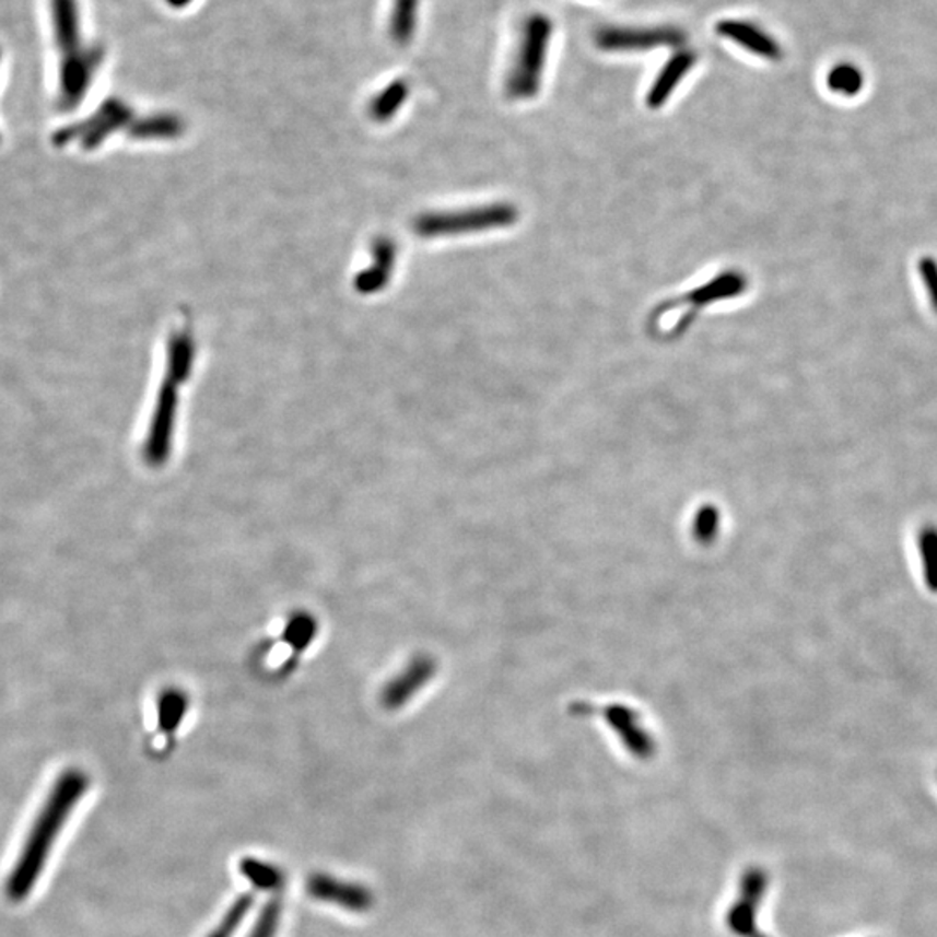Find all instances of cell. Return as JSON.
<instances>
[{
    "label": "cell",
    "mask_w": 937,
    "mask_h": 937,
    "mask_svg": "<svg viewBox=\"0 0 937 937\" xmlns=\"http://www.w3.org/2000/svg\"><path fill=\"white\" fill-rule=\"evenodd\" d=\"M745 291H747V278H745V274L738 273V271H729V273L712 278L711 282L698 286L690 294L682 295L681 303L690 304V306L700 309V307L708 306V304L717 303V301L738 297Z\"/></svg>",
    "instance_id": "obj_12"
},
{
    "label": "cell",
    "mask_w": 937,
    "mask_h": 937,
    "mask_svg": "<svg viewBox=\"0 0 937 937\" xmlns=\"http://www.w3.org/2000/svg\"><path fill=\"white\" fill-rule=\"evenodd\" d=\"M594 43L602 52L631 55V52L655 51L658 47H682L686 43L684 30L672 25L601 26L594 34Z\"/></svg>",
    "instance_id": "obj_3"
},
{
    "label": "cell",
    "mask_w": 937,
    "mask_h": 937,
    "mask_svg": "<svg viewBox=\"0 0 937 937\" xmlns=\"http://www.w3.org/2000/svg\"><path fill=\"white\" fill-rule=\"evenodd\" d=\"M168 4L173 5V8H185L186 4H189L191 0H167Z\"/></svg>",
    "instance_id": "obj_22"
},
{
    "label": "cell",
    "mask_w": 937,
    "mask_h": 937,
    "mask_svg": "<svg viewBox=\"0 0 937 937\" xmlns=\"http://www.w3.org/2000/svg\"><path fill=\"white\" fill-rule=\"evenodd\" d=\"M714 30L715 34L724 40L741 47L743 51L750 52L757 58L768 59V61H780L783 58V49L776 38L749 20L726 17V20H721Z\"/></svg>",
    "instance_id": "obj_6"
},
{
    "label": "cell",
    "mask_w": 937,
    "mask_h": 937,
    "mask_svg": "<svg viewBox=\"0 0 937 937\" xmlns=\"http://www.w3.org/2000/svg\"><path fill=\"white\" fill-rule=\"evenodd\" d=\"M87 788L89 777L82 770H67L56 780L51 794L47 795L46 804L26 839L25 847L9 875L5 886L9 900L23 901L34 889L59 832L63 830L73 807L81 803Z\"/></svg>",
    "instance_id": "obj_1"
},
{
    "label": "cell",
    "mask_w": 937,
    "mask_h": 937,
    "mask_svg": "<svg viewBox=\"0 0 937 937\" xmlns=\"http://www.w3.org/2000/svg\"><path fill=\"white\" fill-rule=\"evenodd\" d=\"M768 887V877L759 868H752L741 877V900L727 913V925L733 933L743 937H765L756 927L757 906Z\"/></svg>",
    "instance_id": "obj_9"
},
{
    "label": "cell",
    "mask_w": 937,
    "mask_h": 937,
    "mask_svg": "<svg viewBox=\"0 0 937 937\" xmlns=\"http://www.w3.org/2000/svg\"><path fill=\"white\" fill-rule=\"evenodd\" d=\"M517 218H519V212L513 203H490V206L475 207V209L455 212V214L429 219L425 226L422 227H425V232L434 233V235L492 232L499 227L513 226Z\"/></svg>",
    "instance_id": "obj_4"
},
{
    "label": "cell",
    "mask_w": 937,
    "mask_h": 937,
    "mask_svg": "<svg viewBox=\"0 0 937 937\" xmlns=\"http://www.w3.org/2000/svg\"><path fill=\"white\" fill-rule=\"evenodd\" d=\"M419 0H395L391 14V37L396 43H410L415 32Z\"/></svg>",
    "instance_id": "obj_14"
},
{
    "label": "cell",
    "mask_w": 937,
    "mask_h": 937,
    "mask_svg": "<svg viewBox=\"0 0 937 937\" xmlns=\"http://www.w3.org/2000/svg\"><path fill=\"white\" fill-rule=\"evenodd\" d=\"M306 891L315 900L337 904L349 912H368L374 904L371 889L325 874L312 875L307 879Z\"/></svg>",
    "instance_id": "obj_7"
},
{
    "label": "cell",
    "mask_w": 937,
    "mask_h": 937,
    "mask_svg": "<svg viewBox=\"0 0 937 937\" xmlns=\"http://www.w3.org/2000/svg\"><path fill=\"white\" fill-rule=\"evenodd\" d=\"M280 916H282V903L280 900H271L262 909L261 915L257 918L256 927H254L250 937H274L277 936L278 925H280Z\"/></svg>",
    "instance_id": "obj_19"
},
{
    "label": "cell",
    "mask_w": 937,
    "mask_h": 937,
    "mask_svg": "<svg viewBox=\"0 0 937 937\" xmlns=\"http://www.w3.org/2000/svg\"><path fill=\"white\" fill-rule=\"evenodd\" d=\"M52 20H55L56 40L61 51V68L77 67L94 59H103V51L84 49L79 30V9L77 0H51Z\"/></svg>",
    "instance_id": "obj_5"
},
{
    "label": "cell",
    "mask_w": 937,
    "mask_h": 937,
    "mask_svg": "<svg viewBox=\"0 0 937 937\" xmlns=\"http://www.w3.org/2000/svg\"><path fill=\"white\" fill-rule=\"evenodd\" d=\"M241 871L248 882L261 891H278L285 883V874L278 866L269 865L256 857L242 859Z\"/></svg>",
    "instance_id": "obj_13"
},
{
    "label": "cell",
    "mask_w": 937,
    "mask_h": 937,
    "mask_svg": "<svg viewBox=\"0 0 937 937\" xmlns=\"http://www.w3.org/2000/svg\"><path fill=\"white\" fill-rule=\"evenodd\" d=\"M696 63L698 55L690 47L688 49L679 47L677 51H674L647 89L646 97H644L647 108H664L665 103L669 102L679 85L686 81V77L693 72Z\"/></svg>",
    "instance_id": "obj_8"
},
{
    "label": "cell",
    "mask_w": 937,
    "mask_h": 937,
    "mask_svg": "<svg viewBox=\"0 0 937 937\" xmlns=\"http://www.w3.org/2000/svg\"><path fill=\"white\" fill-rule=\"evenodd\" d=\"M253 894H242L241 898L233 903L232 909L227 910L223 921L218 925V929L212 930V933L209 934V937H233V934L238 929V925L242 924V921H244L245 916L250 912V909H253Z\"/></svg>",
    "instance_id": "obj_18"
},
{
    "label": "cell",
    "mask_w": 937,
    "mask_h": 937,
    "mask_svg": "<svg viewBox=\"0 0 937 937\" xmlns=\"http://www.w3.org/2000/svg\"><path fill=\"white\" fill-rule=\"evenodd\" d=\"M918 552L922 558L925 585L937 593V526L927 525L918 534Z\"/></svg>",
    "instance_id": "obj_16"
},
{
    "label": "cell",
    "mask_w": 937,
    "mask_h": 937,
    "mask_svg": "<svg viewBox=\"0 0 937 937\" xmlns=\"http://www.w3.org/2000/svg\"><path fill=\"white\" fill-rule=\"evenodd\" d=\"M829 87L842 96H856L863 87V73L853 65H836L829 73Z\"/></svg>",
    "instance_id": "obj_17"
},
{
    "label": "cell",
    "mask_w": 937,
    "mask_h": 937,
    "mask_svg": "<svg viewBox=\"0 0 937 937\" xmlns=\"http://www.w3.org/2000/svg\"><path fill=\"white\" fill-rule=\"evenodd\" d=\"M602 712H605L606 719L611 724L614 733L622 738L626 749L635 756H640L641 759L652 756L655 745H653L647 731H644L640 724V717L634 711L626 708V706L614 705Z\"/></svg>",
    "instance_id": "obj_11"
},
{
    "label": "cell",
    "mask_w": 937,
    "mask_h": 937,
    "mask_svg": "<svg viewBox=\"0 0 937 937\" xmlns=\"http://www.w3.org/2000/svg\"><path fill=\"white\" fill-rule=\"evenodd\" d=\"M717 528H719V513H717V510L708 505V507L698 513L696 523H694V537L700 542L706 543L714 540L715 535H717Z\"/></svg>",
    "instance_id": "obj_20"
},
{
    "label": "cell",
    "mask_w": 937,
    "mask_h": 937,
    "mask_svg": "<svg viewBox=\"0 0 937 937\" xmlns=\"http://www.w3.org/2000/svg\"><path fill=\"white\" fill-rule=\"evenodd\" d=\"M188 700L179 690H167L159 698V727L164 733H176L185 717Z\"/></svg>",
    "instance_id": "obj_15"
},
{
    "label": "cell",
    "mask_w": 937,
    "mask_h": 937,
    "mask_svg": "<svg viewBox=\"0 0 937 937\" xmlns=\"http://www.w3.org/2000/svg\"><path fill=\"white\" fill-rule=\"evenodd\" d=\"M436 664L431 656H417L398 676L387 682L383 691V705L387 711H398L407 705L424 686L433 679Z\"/></svg>",
    "instance_id": "obj_10"
},
{
    "label": "cell",
    "mask_w": 937,
    "mask_h": 937,
    "mask_svg": "<svg viewBox=\"0 0 937 937\" xmlns=\"http://www.w3.org/2000/svg\"><path fill=\"white\" fill-rule=\"evenodd\" d=\"M918 273H921L922 282L925 283V291L929 294L934 312L937 313V262L934 261L933 257H924L918 262Z\"/></svg>",
    "instance_id": "obj_21"
},
{
    "label": "cell",
    "mask_w": 937,
    "mask_h": 937,
    "mask_svg": "<svg viewBox=\"0 0 937 937\" xmlns=\"http://www.w3.org/2000/svg\"><path fill=\"white\" fill-rule=\"evenodd\" d=\"M554 32V22L546 13L523 17L504 77V94L511 102H530L540 94Z\"/></svg>",
    "instance_id": "obj_2"
}]
</instances>
